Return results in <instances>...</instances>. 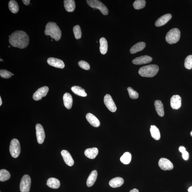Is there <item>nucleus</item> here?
I'll list each match as a JSON object with an SVG mask.
<instances>
[{"instance_id": "nucleus-35", "label": "nucleus", "mask_w": 192, "mask_h": 192, "mask_svg": "<svg viewBox=\"0 0 192 192\" xmlns=\"http://www.w3.org/2000/svg\"><path fill=\"white\" fill-rule=\"evenodd\" d=\"M127 90L128 92H129V96L131 99H137L138 98V93L131 87H128Z\"/></svg>"}, {"instance_id": "nucleus-17", "label": "nucleus", "mask_w": 192, "mask_h": 192, "mask_svg": "<svg viewBox=\"0 0 192 192\" xmlns=\"http://www.w3.org/2000/svg\"><path fill=\"white\" fill-rule=\"evenodd\" d=\"M87 121L93 127H98L100 125V122L96 117L91 113L87 114L86 116Z\"/></svg>"}, {"instance_id": "nucleus-47", "label": "nucleus", "mask_w": 192, "mask_h": 192, "mask_svg": "<svg viewBox=\"0 0 192 192\" xmlns=\"http://www.w3.org/2000/svg\"><path fill=\"white\" fill-rule=\"evenodd\" d=\"M13 75H14V74H12V76H13Z\"/></svg>"}, {"instance_id": "nucleus-4", "label": "nucleus", "mask_w": 192, "mask_h": 192, "mask_svg": "<svg viewBox=\"0 0 192 192\" xmlns=\"http://www.w3.org/2000/svg\"><path fill=\"white\" fill-rule=\"evenodd\" d=\"M180 37V32L179 30L177 28H173L167 33L165 40L170 44H174L179 41Z\"/></svg>"}, {"instance_id": "nucleus-38", "label": "nucleus", "mask_w": 192, "mask_h": 192, "mask_svg": "<svg viewBox=\"0 0 192 192\" xmlns=\"http://www.w3.org/2000/svg\"><path fill=\"white\" fill-rule=\"evenodd\" d=\"M189 154L188 152L185 151V152L182 153V157L185 160H188L189 158Z\"/></svg>"}, {"instance_id": "nucleus-20", "label": "nucleus", "mask_w": 192, "mask_h": 192, "mask_svg": "<svg viewBox=\"0 0 192 192\" xmlns=\"http://www.w3.org/2000/svg\"><path fill=\"white\" fill-rule=\"evenodd\" d=\"M98 153V149L96 148H88L85 150L84 154L87 157L91 159L96 158Z\"/></svg>"}, {"instance_id": "nucleus-28", "label": "nucleus", "mask_w": 192, "mask_h": 192, "mask_svg": "<svg viewBox=\"0 0 192 192\" xmlns=\"http://www.w3.org/2000/svg\"><path fill=\"white\" fill-rule=\"evenodd\" d=\"M71 90L77 96L82 97H86L87 94L86 93L85 90L78 86H74L71 88Z\"/></svg>"}, {"instance_id": "nucleus-10", "label": "nucleus", "mask_w": 192, "mask_h": 192, "mask_svg": "<svg viewBox=\"0 0 192 192\" xmlns=\"http://www.w3.org/2000/svg\"><path fill=\"white\" fill-rule=\"evenodd\" d=\"M36 129L37 142L41 144L44 142L45 137L44 129L41 125L38 124L36 126Z\"/></svg>"}, {"instance_id": "nucleus-30", "label": "nucleus", "mask_w": 192, "mask_h": 192, "mask_svg": "<svg viewBox=\"0 0 192 192\" xmlns=\"http://www.w3.org/2000/svg\"><path fill=\"white\" fill-rule=\"evenodd\" d=\"M132 156L130 153L126 152L120 158V161L125 164H128L130 163Z\"/></svg>"}, {"instance_id": "nucleus-9", "label": "nucleus", "mask_w": 192, "mask_h": 192, "mask_svg": "<svg viewBox=\"0 0 192 192\" xmlns=\"http://www.w3.org/2000/svg\"><path fill=\"white\" fill-rule=\"evenodd\" d=\"M49 90V88L47 86L41 87L36 92L34 93L33 96V98L36 101H38L41 100L43 97H45L47 94Z\"/></svg>"}, {"instance_id": "nucleus-36", "label": "nucleus", "mask_w": 192, "mask_h": 192, "mask_svg": "<svg viewBox=\"0 0 192 192\" xmlns=\"http://www.w3.org/2000/svg\"><path fill=\"white\" fill-rule=\"evenodd\" d=\"M0 76L1 77L4 78L8 79L12 76V73L7 70H1L0 71Z\"/></svg>"}, {"instance_id": "nucleus-11", "label": "nucleus", "mask_w": 192, "mask_h": 192, "mask_svg": "<svg viewBox=\"0 0 192 192\" xmlns=\"http://www.w3.org/2000/svg\"><path fill=\"white\" fill-rule=\"evenodd\" d=\"M158 165L160 168L164 171H170L174 168V165L171 161L165 158L160 159L158 162Z\"/></svg>"}, {"instance_id": "nucleus-15", "label": "nucleus", "mask_w": 192, "mask_h": 192, "mask_svg": "<svg viewBox=\"0 0 192 192\" xmlns=\"http://www.w3.org/2000/svg\"><path fill=\"white\" fill-rule=\"evenodd\" d=\"M64 161L67 165L71 167L74 164V161L70 153L67 151L63 150L61 152Z\"/></svg>"}, {"instance_id": "nucleus-34", "label": "nucleus", "mask_w": 192, "mask_h": 192, "mask_svg": "<svg viewBox=\"0 0 192 192\" xmlns=\"http://www.w3.org/2000/svg\"><path fill=\"white\" fill-rule=\"evenodd\" d=\"M184 66L187 69L190 70L192 68V55H189L186 58Z\"/></svg>"}, {"instance_id": "nucleus-27", "label": "nucleus", "mask_w": 192, "mask_h": 192, "mask_svg": "<svg viewBox=\"0 0 192 192\" xmlns=\"http://www.w3.org/2000/svg\"><path fill=\"white\" fill-rule=\"evenodd\" d=\"M150 131L151 136L153 138L156 140H158L160 139V131L156 126L151 125Z\"/></svg>"}, {"instance_id": "nucleus-19", "label": "nucleus", "mask_w": 192, "mask_h": 192, "mask_svg": "<svg viewBox=\"0 0 192 192\" xmlns=\"http://www.w3.org/2000/svg\"><path fill=\"white\" fill-rule=\"evenodd\" d=\"M124 183V180L122 178L117 177L114 178L109 182V184L111 187L113 188L121 186Z\"/></svg>"}, {"instance_id": "nucleus-8", "label": "nucleus", "mask_w": 192, "mask_h": 192, "mask_svg": "<svg viewBox=\"0 0 192 192\" xmlns=\"http://www.w3.org/2000/svg\"><path fill=\"white\" fill-rule=\"evenodd\" d=\"M104 103L106 107L110 111L115 112L116 111L117 107L111 96L109 94L106 95L104 98Z\"/></svg>"}, {"instance_id": "nucleus-41", "label": "nucleus", "mask_w": 192, "mask_h": 192, "mask_svg": "<svg viewBox=\"0 0 192 192\" xmlns=\"http://www.w3.org/2000/svg\"><path fill=\"white\" fill-rule=\"evenodd\" d=\"M129 192H139L138 190L136 189H134L132 190H131Z\"/></svg>"}, {"instance_id": "nucleus-22", "label": "nucleus", "mask_w": 192, "mask_h": 192, "mask_svg": "<svg viewBox=\"0 0 192 192\" xmlns=\"http://www.w3.org/2000/svg\"><path fill=\"white\" fill-rule=\"evenodd\" d=\"M146 45L144 42H140L137 43L131 48L130 52L131 54H134L140 52L144 49Z\"/></svg>"}, {"instance_id": "nucleus-24", "label": "nucleus", "mask_w": 192, "mask_h": 192, "mask_svg": "<svg viewBox=\"0 0 192 192\" xmlns=\"http://www.w3.org/2000/svg\"><path fill=\"white\" fill-rule=\"evenodd\" d=\"M98 173L96 170L92 171L89 175L87 181V185L88 187H91L94 184L97 178Z\"/></svg>"}, {"instance_id": "nucleus-29", "label": "nucleus", "mask_w": 192, "mask_h": 192, "mask_svg": "<svg viewBox=\"0 0 192 192\" xmlns=\"http://www.w3.org/2000/svg\"><path fill=\"white\" fill-rule=\"evenodd\" d=\"M9 10L12 13H17L19 10V6L16 1L14 0H11L8 4Z\"/></svg>"}, {"instance_id": "nucleus-3", "label": "nucleus", "mask_w": 192, "mask_h": 192, "mask_svg": "<svg viewBox=\"0 0 192 192\" xmlns=\"http://www.w3.org/2000/svg\"><path fill=\"white\" fill-rule=\"evenodd\" d=\"M159 70V67L157 65H149L140 68L138 73L142 77H152L157 74Z\"/></svg>"}, {"instance_id": "nucleus-21", "label": "nucleus", "mask_w": 192, "mask_h": 192, "mask_svg": "<svg viewBox=\"0 0 192 192\" xmlns=\"http://www.w3.org/2000/svg\"><path fill=\"white\" fill-rule=\"evenodd\" d=\"M64 3V7L68 12H73L75 9L76 4L74 0H65Z\"/></svg>"}, {"instance_id": "nucleus-5", "label": "nucleus", "mask_w": 192, "mask_h": 192, "mask_svg": "<svg viewBox=\"0 0 192 192\" xmlns=\"http://www.w3.org/2000/svg\"><path fill=\"white\" fill-rule=\"evenodd\" d=\"M87 2L88 5L92 8L99 9L103 14L105 15H108V9L100 1L98 0H87Z\"/></svg>"}, {"instance_id": "nucleus-2", "label": "nucleus", "mask_w": 192, "mask_h": 192, "mask_svg": "<svg viewBox=\"0 0 192 192\" xmlns=\"http://www.w3.org/2000/svg\"><path fill=\"white\" fill-rule=\"evenodd\" d=\"M44 32L45 35L50 36L56 41H58L61 37V31L56 23H48L45 26Z\"/></svg>"}, {"instance_id": "nucleus-43", "label": "nucleus", "mask_w": 192, "mask_h": 192, "mask_svg": "<svg viewBox=\"0 0 192 192\" xmlns=\"http://www.w3.org/2000/svg\"><path fill=\"white\" fill-rule=\"evenodd\" d=\"M2 100H1V97H0V106H1V105H2Z\"/></svg>"}, {"instance_id": "nucleus-16", "label": "nucleus", "mask_w": 192, "mask_h": 192, "mask_svg": "<svg viewBox=\"0 0 192 192\" xmlns=\"http://www.w3.org/2000/svg\"><path fill=\"white\" fill-rule=\"evenodd\" d=\"M172 16L170 14H167L163 15L158 19L155 23V26L157 27H160L167 23L171 19Z\"/></svg>"}, {"instance_id": "nucleus-44", "label": "nucleus", "mask_w": 192, "mask_h": 192, "mask_svg": "<svg viewBox=\"0 0 192 192\" xmlns=\"http://www.w3.org/2000/svg\"><path fill=\"white\" fill-rule=\"evenodd\" d=\"M190 135H191V136L192 137V131L191 132H190Z\"/></svg>"}, {"instance_id": "nucleus-42", "label": "nucleus", "mask_w": 192, "mask_h": 192, "mask_svg": "<svg viewBox=\"0 0 192 192\" xmlns=\"http://www.w3.org/2000/svg\"><path fill=\"white\" fill-rule=\"evenodd\" d=\"M188 191L189 192H192V186L190 187L188 189Z\"/></svg>"}, {"instance_id": "nucleus-46", "label": "nucleus", "mask_w": 192, "mask_h": 192, "mask_svg": "<svg viewBox=\"0 0 192 192\" xmlns=\"http://www.w3.org/2000/svg\"><path fill=\"white\" fill-rule=\"evenodd\" d=\"M10 46H9V47L10 48Z\"/></svg>"}, {"instance_id": "nucleus-25", "label": "nucleus", "mask_w": 192, "mask_h": 192, "mask_svg": "<svg viewBox=\"0 0 192 192\" xmlns=\"http://www.w3.org/2000/svg\"><path fill=\"white\" fill-rule=\"evenodd\" d=\"M156 111L158 115L160 117L164 116V110L163 105L162 101L160 100H157L154 102Z\"/></svg>"}, {"instance_id": "nucleus-18", "label": "nucleus", "mask_w": 192, "mask_h": 192, "mask_svg": "<svg viewBox=\"0 0 192 192\" xmlns=\"http://www.w3.org/2000/svg\"><path fill=\"white\" fill-rule=\"evenodd\" d=\"M64 105L68 109H70L72 107L73 98L71 94L66 93L64 94L63 96Z\"/></svg>"}, {"instance_id": "nucleus-6", "label": "nucleus", "mask_w": 192, "mask_h": 192, "mask_svg": "<svg viewBox=\"0 0 192 192\" xmlns=\"http://www.w3.org/2000/svg\"><path fill=\"white\" fill-rule=\"evenodd\" d=\"M9 151L11 155L14 158H17L19 156L21 152V147L19 142L17 139H13L11 141Z\"/></svg>"}, {"instance_id": "nucleus-1", "label": "nucleus", "mask_w": 192, "mask_h": 192, "mask_svg": "<svg viewBox=\"0 0 192 192\" xmlns=\"http://www.w3.org/2000/svg\"><path fill=\"white\" fill-rule=\"evenodd\" d=\"M9 37V43L14 47L23 49L27 47L29 45V36L24 31H15Z\"/></svg>"}, {"instance_id": "nucleus-31", "label": "nucleus", "mask_w": 192, "mask_h": 192, "mask_svg": "<svg viewBox=\"0 0 192 192\" xmlns=\"http://www.w3.org/2000/svg\"><path fill=\"white\" fill-rule=\"evenodd\" d=\"M10 177V174L8 171L3 169L0 171V181L4 182L9 180Z\"/></svg>"}, {"instance_id": "nucleus-14", "label": "nucleus", "mask_w": 192, "mask_h": 192, "mask_svg": "<svg viewBox=\"0 0 192 192\" xmlns=\"http://www.w3.org/2000/svg\"><path fill=\"white\" fill-rule=\"evenodd\" d=\"M171 107L175 110H177L180 108L182 105V99L178 95H174L171 97Z\"/></svg>"}, {"instance_id": "nucleus-39", "label": "nucleus", "mask_w": 192, "mask_h": 192, "mask_svg": "<svg viewBox=\"0 0 192 192\" xmlns=\"http://www.w3.org/2000/svg\"><path fill=\"white\" fill-rule=\"evenodd\" d=\"M179 150L180 151V152L182 153H183L184 152H185L186 151V149L185 147L183 146H180L179 148Z\"/></svg>"}, {"instance_id": "nucleus-26", "label": "nucleus", "mask_w": 192, "mask_h": 192, "mask_svg": "<svg viewBox=\"0 0 192 192\" xmlns=\"http://www.w3.org/2000/svg\"><path fill=\"white\" fill-rule=\"evenodd\" d=\"M100 51L101 54H105L107 53L108 49V44L107 40L104 37H102L99 41Z\"/></svg>"}, {"instance_id": "nucleus-23", "label": "nucleus", "mask_w": 192, "mask_h": 192, "mask_svg": "<svg viewBox=\"0 0 192 192\" xmlns=\"http://www.w3.org/2000/svg\"><path fill=\"white\" fill-rule=\"evenodd\" d=\"M47 185L50 188L54 189H58L60 186V182L58 179L51 178L48 179Z\"/></svg>"}, {"instance_id": "nucleus-33", "label": "nucleus", "mask_w": 192, "mask_h": 192, "mask_svg": "<svg viewBox=\"0 0 192 192\" xmlns=\"http://www.w3.org/2000/svg\"><path fill=\"white\" fill-rule=\"evenodd\" d=\"M75 37L76 39H79L82 37V33L80 26L77 25L74 26L73 29Z\"/></svg>"}, {"instance_id": "nucleus-32", "label": "nucleus", "mask_w": 192, "mask_h": 192, "mask_svg": "<svg viewBox=\"0 0 192 192\" xmlns=\"http://www.w3.org/2000/svg\"><path fill=\"white\" fill-rule=\"evenodd\" d=\"M134 8L137 10L144 8L146 6V1L144 0H137L134 1L133 5Z\"/></svg>"}, {"instance_id": "nucleus-13", "label": "nucleus", "mask_w": 192, "mask_h": 192, "mask_svg": "<svg viewBox=\"0 0 192 192\" xmlns=\"http://www.w3.org/2000/svg\"><path fill=\"white\" fill-rule=\"evenodd\" d=\"M152 61V58L150 56L145 55L137 57L132 61V63L134 65H141L150 63Z\"/></svg>"}, {"instance_id": "nucleus-40", "label": "nucleus", "mask_w": 192, "mask_h": 192, "mask_svg": "<svg viewBox=\"0 0 192 192\" xmlns=\"http://www.w3.org/2000/svg\"><path fill=\"white\" fill-rule=\"evenodd\" d=\"M22 1L25 5L28 6L30 3V0H23Z\"/></svg>"}, {"instance_id": "nucleus-45", "label": "nucleus", "mask_w": 192, "mask_h": 192, "mask_svg": "<svg viewBox=\"0 0 192 192\" xmlns=\"http://www.w3.org/2000/svg\"><path fill=\"white\" fill-rule=\"evenodd\" d=\"M0 60H1V61H3L2 60V59H1V58H0Z\"/></svg>"}, {"instance_id": "nucleus-37", "label": "nucleus", "mask_w": 192, "mask_h": 192, "mask_svg": "<svg viewBox=\"0 0 192 192\" xmlns=\"http://www.w3.org/2000/svg\"><path fill=\"white\" fill-rule=\"evenodd\" d=\"M78 65L81 68L86 70H89L90 69L89 64L84 61H81L78 62Z\"/></svg>"}, {"instance_id": "nucleus-12", "label": "nucleus", "mask_w": 192, "mask_h": 192, "mask_svg": "<svg viewBox=\"0 0 192 192\" xmlns=\"http://www.w3.org/2000/svg\"><path fill=\"white\" fill-rule=\"evenodd\" d=\"M48 65L54 67L63 69L65 67L63 61L54 57L49 58L47 60Z\"/></svg>"}, {"instance_id": "nucleus-7", "label": "nucleus", "mask_w": 192, "mask_h": 192, "mask_svg": "<svg viewBox=\"0 0 192 192\" xmlns=\"http://www.w3.org/2000/svg\"><path fill=\"white\" fill-rule=\"evenodd\" d=\"M31 184L30 177L28 175L23 176L20 182V189L21 192H29Z\"/></svg>"}]
</instances>
